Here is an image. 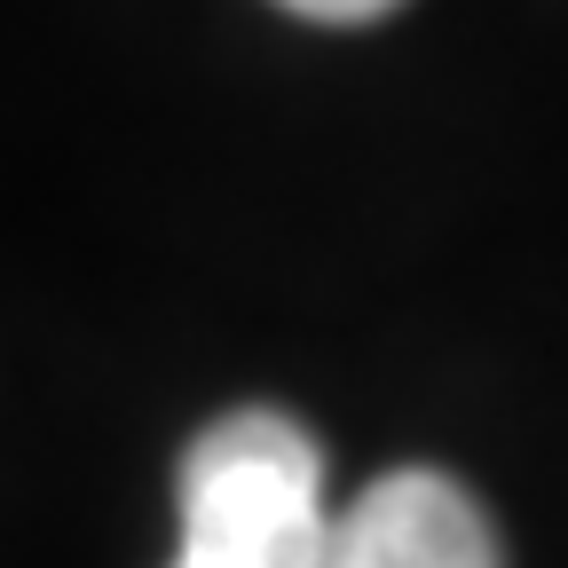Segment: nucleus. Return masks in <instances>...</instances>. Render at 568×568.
I'll list each match as a JSON object with an SVG mask.
<instances>
[{
  "label": "nucleus",
  "instance_id": "f257e3e1",
  "mask_svg": "<svg viewBox=\"0 0 568 568\" xmlns=\"http://www.w3.org/2000/svg\"><path fill=\"white\" fill-rule=\"evenodd\" d=\"M182 537L166 568H324L339 506L324 497V450L268 403L197 426L174 466Z\"/></svg>",
  "mask_w": 568,
  "mask_h": 568
},
{
  "label": "nucleus",
  "instance_id": "f03ea898",
  "mask_svg": "<svg viewBox=\"0 0 568 568\" xmlns=\"http://www.w3.org/2000/svg\"><path fill=\"white\" fill-rule=\"evenodd\" d=\"M324 568H506V552L466 481L395 466L339 506Z\"/></svg>",
  "mask_w": 568,
  "mask_h": 568
},
{
  "label": "nucleus",
  "instance_id": "7ed1b4c3",
  "mask_svg": "<svg viewBox=\"0 0 568 568\" xmlns=\"http://www.w3.org/2000/svg\"><path fill=\"white\" fill-rule=\"evenodd\" d=\"M284 17H308V24H379L395 17L403 0H276Z\"/></svg>",
  "mask_w": 568,
  "mask_h": 568
}]
</instances>
